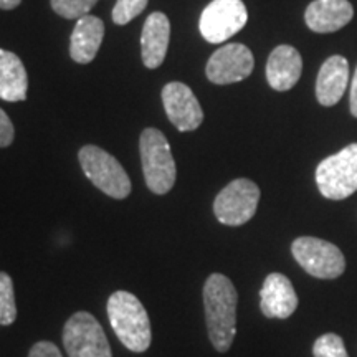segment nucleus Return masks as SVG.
<instances>
[{"label":"nucleus","mask_w":357,"mask_h":357,"mask_svg":"<svg viewBox=\"0 0 357 357\" xmlns=\"http://www.w3.org/2000/svg\"><path fill=\"white\" fill-rule=\"evenodd\" d=\"M15 137V129L6 111L0 108V147H8Z\"/></svg>","instance_id":"5701e85b"},{"label":"nucleus","mask_w":357,"mask_h":357,"mask_svg":"<svg viewBox=\"0 0 357 357\" xmlns=\"http://www.w3.org/2000/svg\"><path fill=\"white\" fill-rule=\"evenodd\" d=\"M316 184L323 197L344 200L357 190V142L323 159L316 167Z\"/></svg>","instance_id":"39448f33"},{"label":"nucleus","mask_w":357,"mask_h":357,"mask_svg":"<svg viewBox=\"0 0 357 357\" xmlns=\"http://www.w3.org/2000/svg\"><path fill=\"white\" fill-rule=\"evenodd\" d=\"M260 202V189L250 178H235L213 202V213L217 220L229 227H240L255 215Z\"/></svg>","instance_id":"6e6552de"},{"label":"nucleus","mask_w":357,"mask_h":357,"mask_svg":"<svg viewBox=\"0 0 357 357\" xmlns=\"http://www.w3.org/2000/svg\"><path fill=\"white\" fill-rule=\"evenodd\" d=\"M17 319L15 291L10 275L0 271V326H10Z\"/></svg>","instance_id":"6ab92c4d"},{"label":"nucleus","mask_w":357,"mask_h":357,"mask_svg":"<svg viewBox=\"0 0 357 357\" xmlns=\"http://www.w3.org/2000/svg\"><path fill=\"white\" fill-rule=\"evenodd\" d=\"M354 8L347 0H314L305 12L306 25L316 33H333L352 20Z\"/></svg>","instance_id":"ddd939ff"},{"label":"nucleus","mask_w":357,"mask_h":357,"mask_svg":"<svg viewBox=\"0 0 357 357\" xmlns=\"http://www.w3.org/2000/svg\"><path fill=\"white\" fill-rule=\"evenodd\" d=\"M298 294L293 283L281 273H270L263 281L260 291V310L266 318L287 319L296 311Z\"/></svg>","instance_id":"f8f14e48"},{"label":"nucleus","mask_w":357,"mask_h":357,"mask_svg":"<svg viewBox=\"0 0 357 357\" xmlns=\"http://www.w3.org/2000/svg\"><path fill=\"white\" fill-rule=\"evenodd\" d=\"M84 176L109 197L123 200L131 194V181L119 160L98 146H84L78 153Z\"/></svg>","instance_id":"20e7f679"},{"label":"nucleus","mask_w":357,"mask_h":357,"mask_svg":"<svg viewBox=\"0 0 357 357\" xmlns=\"http://www.w3.org/2000/svg\"><path fill=\"white\" fill-rule=\"evenodd\" d=\"M22 0H0V8L2 10H12V8L19 7Z\"/></svg>","instance_id":"a878e982"},{"label":"nucleus","mask_w":357,"mask_h":357,"mask_svg":"<svg viewBox=\"0 0 357 357\" xmlns=\"http://www.w3.org/2000/svg\"><path fill=\"white\" fill-rule=\"evenodd\" d=\"M162 102L169 121L181 132L195 131L204 121V111L194 91L184 83L172 82L162 89Z\"/></svg>","instance_id":"9b49d317"},{"label":"nucleus","mask_w":357,"mask_h":357,"mask_svg":"<svg viewBox=\"0 0 357 357\" xmlns=\"http://www.w3.org/2000/svg\"><path fill=\"white\" fill-rule=\"evenodd\" d=\"M303 60L300 52L289 45H280L271 52L266 63L268 84L275 91H288L301 77Z\"/></svg>","instance_id":"4468645a"},{"label":"nucleus","mask_w":357,"mask_h":357,"mask_svg":"<svg viewBox=\"0 0 357 357\" xmlns=\"http://www.w3.org/2000/svg\"><path fill=\"white\" fill-rule=\"evenodd\" d=\"M351 113L354 118H357V68L351 83Z\"/></svg>","instance_id":"393cba45"},{"label":"nucleus","mask_w":357,"mask_h":357,"mask_svg":"<svg viewBox=\"0 0 357 357\" xmlns=\"http://www.w3.org/2000/svg\"><path fill=\"white\" fill-rule=\"evenodd\" d=\"M291 253L307 275L319 280L339 278L346 270V258L336 245L314 236H300L291 245Z\"/></svg>","instance_id":"423d86ee"},{"label":"nucleus","mask_w":357,"mask_h":357,"mask_svg":"<svg viewBox=\"0 0 357 357\" xmlns=\"http://www.w3.org/2000/svg\"><path fill=\"white\" fill-rule=\"evenodd\" d=\"M171 22L162 12H154L147 17L141 35L142 61L147 68L154 70L162 65L169 48Z\"/></svg>","instance_id":"2eb2a0df"},{"label":"nucleus","mask_w":357,"mask_h":357,"mask_svg":"<svg viewBox=\"0 0 357 357\" xmlns=\"http://www.w3.org/2000/svg\"><path fill=\"white\" fill-rule=\"evenodd\" d=\"M29 357H61V352L53 342L40 341L32 346Z\"/></svg>","instance_id":"b1692460"},{"label":"nucleus","mask_w":357,"mask_h":357,"mask_svg":"<svg viewBox=\"0 0 357 357\" xmlns=\"http://www.w3.org/2000/svg\"><path fill=\"white\" fill-rule=\"evenodd\" d=\"M29 77L15 53L0 50V100L19 102L26 100Z\"/></svg>","instance_id":"a211bd4d"},{"label":"nucleus","mask_w":357,"mask_h":357,"mask_svg":"<svg viewBox=\"0 0 357 357\" xmlns=\"http://www.w3.org/2000/svg\"><path fill=\"white\" fill-rule=\"evenodd\" d=\"M248 12L242 0H212L200 15L199 29L208 43H223L247 25Z\"/></svg>","instance_id":"1a4fd4ad"},{"label":"nucleus","mask_w":357,"mask_h":357,"mask_svg":"<svg viewBox=\"0 0 357 357\" xmlns=\"http://www.w3.org/2000/svg\"><path fill=\"white\" fill-rule=\"evenodd\" d=\"M139 151L147 189L158 195L171 192L176 184L177 169L167 137L159 129L147 128L141 134Z\"/></svg>","instance_id":"7ed1b4c3"},{"label":"nucleus","mask_w":357,"mask_h":357,"mask_svg":"<svg viewBox=\"0 0 357 357\" xmlns=\"http://www.w3.org/2000/svg\"><path fill=\"white\" fill-rule=\"evenodd\" d=\"M347 83H349V63L346 58L341 55L329 56L321 66L316 82V98L319 105H337L346 93Z\"/></svg>","instance_id":"dca6fc26"},{"label":"nucleus","mask_w":357,"mask_h":357,"mask_svg":"<svg viewBox=\"0 0 357 357\" xmlns=\"http://www.w3.org/2000/svg\"><path fill=\"white\" fill-rule=\"evenodd\" d=\"M63 346L68 357H113L101 324L86 311L75 312L65 323Z\"/></svg>","instance_id":"0eeeda50"},{"label":"nucleus","mask_w":357,"mask_h":357,"mask_svg":"<svg viewBox=\"0 0 357 357\" xmlns=\"http://www.w3.org/2000/svg\"><path fill=\"white\" fill-rule=\"evenodd\" d=\"M98 0H52V8L58 15L68 20H79L89 15V10L96 6Z\"/></svg>","instance_id":"aec40b11"},{"label":"nucleus","mask_w":357,"mask_h":357,"mask_svg":"<svg viewBox=\"0 0 357 357\" xmlns=\"http://www.w3.org/2000/svg\"><path fill=\"white\" fill-rule=\"evenodd\" d=\"M238 294L225 275L213 273L204 284V307L208 337L218 352H227L236 334Z\"/></svg>","instance_id":"f257e3e1"},{"label":"nucleus","mask_w":357,"mask_h":357,"mask_svg":"<svg viewBox=\"0 0 357 357\" xmlns=\"http://www.w3.org/2000/svg\"><path fill=\"white\" fill-rule=\"evenodd\" d=\"M255 58L250 48L242 43H229L213 53L208 60L207 78L215 84H230L242 82L252 75Z\"/></svg>","instance_id":"9d476101"},{"label":"nucleus","mask_w":357,"mask_h":357,"mask_svg":"<svg viewBox=\"0 0 357 357\" xmlns=\"http://www.w3.org/2000/svg\"><path fill=\"white\" fill-rule=\"evenodd\" d=\"M312 354L314 357H349L342 337L334 333L323 334L316 339L312 344Z\"/></svg>","instance_id":"412c9836"},{"label":"nucleus","mask_w":357,"mask_h":357,"mask_svg":"<svg viewBox=\"0 0 357 357\" xmlns=\"http://www.w3.org/2000/svg\"><path fill=\"white\" fill-rule=\"evenodd\" d=\"M106 310L111 328L129 351L144 352L149 349L153 339L151 321L137 296L128 291H114L109 296Z\"/></svg>","instance_id":"f03ea898"},{"label":"nucleus","mask_w":357,"mask_h":357,"mask_svg":"<svg viewBox=\"0 0 357 357\" xmlns=\"http://www.w3.org/2000/svg\"><path fill=\"white\" fill-rule=\"evenodd\" d=\"M147 2L149 0H118L113 8V22L116 25H126L144 10Z\"/></svg>","instance_id":"4be33fe9"},{"label":"nucleus","mask_w":357,"mask_h":357,"mask_svg":"<svg viewBox=\"0 0 357 357\" xmlns=\"http://www.w3.org/2000/svg\"><path fill=\"white\" fill-rule=\"evenodd\" d=\"M105 37V24L95 15H84L77 22L70 40V55L79 65L91 63Z\"/></svg>","instance_id":"f3484780"}]
</instances>
